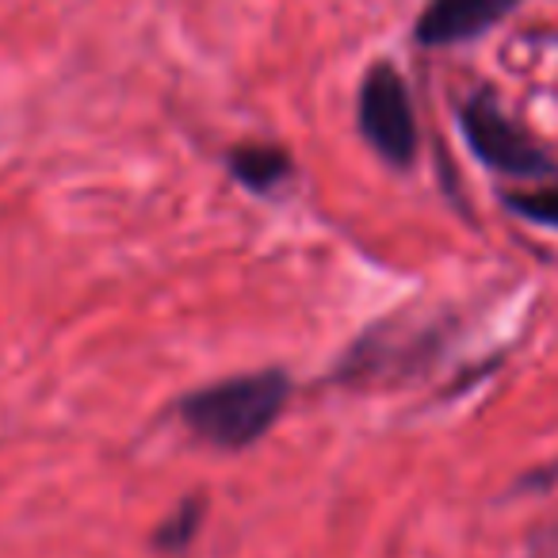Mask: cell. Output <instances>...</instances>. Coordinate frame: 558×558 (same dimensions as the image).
<instances>
[{
    "label": "cell",
    "mask_w": 558,
    "mask_h": 558,
    "mask_svg": "<svg viewBox=\"0 0 558 558\" xmlns=\"http://www.w3.org/2000/svg\"><path fill=\"white\" fill-rule=\"evenodd\" d=\"M291 402V375L279 367L230 375L180 398L177 413L195 440L218 451H245L276 428Z\"/></svg>",
    "instance_id": "obj_1"
},
{
    "label": "cell",
    "mask_w": 558,
    "mask_h": 558,
    "mask_svg": "<svg viewBox=\"0 0 558 558\" xmlns=\"http://www.w3.org/2000/svg\"><path fill=\"white\" fill-rule=\"evenodd\" d=\"M203 512H207L203 497H184V501L177 505V512H172L169 520H161V524H157L154 547L165 550V555L187 550V543L195 539V532H199V524H203Z\"/></svg>",
    "instance_id": "obj_6"
},
{
    "label": "cell",
    "mask_w": 558,
    "mask_h": 558,
    "mask_svg": "<svg viewBox=\"0 0 558 558\" xmlns=\"http://www.w3.org/2000/svg\"><path fill=\"white\" fill-rule=\"evenodd\" d=\"M226 169L233 172L241 187L256 195H271L295 177V165H291V154L283 146H264V142H241V146L230 149L226 157Z\"/></svg>",
    "instance_id": "obj_5"
},
{
    "label": "cell",
    "mask_w": 558,
    "mask_h": 558,
    "mask_svg": "<svg viewBox=\"0 0 558 558\" xmlns=\"http://www.w3.org/2000/svg\"><path fill=\"white\" fill-rule=\"evenodd\" d=\"M459 126L463 138L471 146V154L478 157L486 169L501 172L509 180H539L550 177V157L535 146V138L517 126L486 93H474L471 100H463L459 108Z\"/></svg>",
    "instance_id": "obj_3"
},
{
    "label": "cell",
    "mask_w": 558,
    "mask_h": 558,
    "mask_svg": "<svg viewBox=\"0 0 558 558\" xmlns=\"http://www.w3.org/2000/svg\"><path fill=\"white\" fill-rule=\"evenodd\" d=\"M501 199H505V207H509L512 215L558 230V184L527 187V192H505Z\"/></svg>",
    "instance_id": "obj_7"
},
{
    "label": "cell",
    "mask_w": 558,
    "mask_h": 558,
    "mask_svg": "<svg viewBox=\"0 0 558 558\" xmlns=\"http://www.w3.org/2000/svg\"><path fill=\"white\" fill-rule=\"evenodd\" d=\"M356 119L364 138L372 142V149L390 165H413L421 146L417 134V111H413L410 88L405 77L390 62H379L364 73L360 81V100H356Z\"/></svg>",
    "instance_id": "obj_2"
},
{
    "label": "cell",
    "mask_w": 558,
    "mask_h": 558,
    "mask_svg": "<svg viewBox=\"0 0 558 558\" xmlns=\"http://www.w3.org/2000/svg\"><path fill=\"white\" fill-rule=\"evenodd\" d=\"M517 9L520 0H428L413 35L421 47H456L486 35Z\"/></svg>",
    "instance_id": "obj_4"
}]
</instances>
